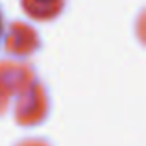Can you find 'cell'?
I'll return each mask as SVG.
<instances>
[{
    "label": "cell",
    "mask_w": 146,
    "mask_h": 146,
    "mask_svg": "<svg viewBox=\"0 0 146 146\" xmlns=\"http://www.w3.org/2000/svg\"><path fill=\"white\" fill-rule=\"evenodd\" d=\"M0 35H2V15H0Z\"/></svg>",
    "instance_id": "obj_1"
}]
</instances>
